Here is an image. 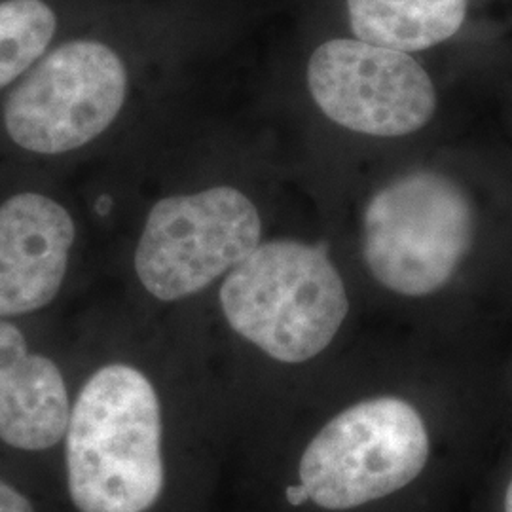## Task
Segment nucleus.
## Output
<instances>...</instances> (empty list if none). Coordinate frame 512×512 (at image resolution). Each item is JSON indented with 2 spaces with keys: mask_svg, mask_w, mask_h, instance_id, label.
Listing matches in <instances>:
<instances>
[{
  "mask_svg": "<svg viewBox=\"0 0 512 512\" xmlns=\"http://www.w3.org/2000/svg\"><path fill=\"white\" fill-rule=\"evenodd\" d=\"M429 459L425 423L412 404L380 397L329 421L300 459V484L327 511H348L395 494Z\"/></svg>",
  "mask_w": 512,
  "mask_h": 512,
  "instance_id": "nucleus-5",
  "label": "nucleus"
},
{
  "mask_svg": "<svg viewBox=\"0 0 512 512\" xmlns=\"http://www.w3.org/2000/svg\"><path fill=\"white\" fill-rule=\"evenodd\" d=\"M128 67L97 38L59 44L19 80L2 112L10 141L37 156H61L99 139L128 99Z\"/></svg>",
  "mask_w": 512,
  "mask_h": 512,
  "instance_id": "nucleus-4",
  "label": "nucleus"
},
{
  "mask_svg": "<svg viewBox=\"0 0 512 512\" xmlns=\"http://www.w3.org/2000/svg\"><path fill=\"white\" fill-rule=\"evenodd\" d=\"M255 203L232 186L154 203L135 249V274L148 294L175 302L232 272L260 245Z\"/></svg>",
  "mask_w": 512,
  "mask_h": 512,
  "instance_id": "nucleus-6",
  "label": "nucleus"
},
{
  "mask_svg": "<svg viewBox=\"0 0 512 512\" xmlns=\"http://www.w3.org/2000/svg\"><path fill=\"white\" fill-rule=\"evenodd\" d=\"M308 86L332 122L372 137L414 133L437 109L433 82L414 57L359 38L321 44L311 55Z\"/></svg>",
  "mask_w": 512,
  "mask_h": 512,
  "instance_id": "nucleus-7",
  "label": "nucleus"
},
{
  "mask_svg": "<svg viewBox=\"0 0 512 512\" xmlns=\"http://www.w3.org/2000/svg\"><path fill=\"white\" fill-rule=\"evenodd\" d=\"M69 391L59 366L27 348L23 332L0 319V440L42 452L65 437Z\"/></svg>",
  "mask_w": 512,
  "mask_h": 512,
  "instance_id": "nucleus-9",
  "label": "nucleus"
},
{
  "mask_svg": "<svg viewBox=\"0 0 512 512\" xmlns=\"http://www.w3.org/2000/svg\"><path fill=\"white\" fill-rule=\"evenodd\" d=\"M469 0H348L355 37L397 52L427 50L454 37Z\"/></svg>",
  "mask_w": 512,
  "mask_h": 512,
  "instance_id": "nucleus-10",
  "label": "nucleus"
},
{
  "mask_svg": "<svg viewBox=\"0 0 512 512\" xmlns=\"http://www.w3.org/2000/svg\"><path fill=\"white\" fill-rule=\"evenodd\" d=\"M69 494L80 512H145L164 490L162 410L133 366L99 368L80 389L65 431Z\"/></svg>",
  "mask_w": 512,
  "mask_h": 512,
  "instance_id": "nucleus-1",
  "label": "nucleus"
},
{
  "mask_svg": "<svg viewBox=\"0 0 512 512\" xmlns=\"http://www.w3.org/2000/svg\"><path fill=\"white\" fill-rule=\"evenodd\" d=\"M473 239L469 198L433 171L404 175L366 205V266L393 293H437L469 255Z\"/></svg>",
  "mask_w": 512,
  "mask_h": 512,
  "instance_id": "nucleus-3",
  "label": "nucleus"
},
{
  "mask_svg": "<svg viewBox=\"0 0 512 512\" xmlns=\"http://www.w3.org/2000/svg\"><path fill=\"white\" fill-rule=\"evenodd\" d=\"M0 512H35V509L25 495L0 480Z\"/></svg>",
  "mask_w": 512,
  "mask_h": 512,
  "instance_id": "nucleus-12",
  "label": "nucleus"
},
{
  "mask_svg": "<svg viewBox=\"0 0 512 512\" xmlns=\"http://www.w3.org/2000/svg\"><path fill=\"white\" fill-rule=\"evenodd\" d=\"M57 25L59 18L46 0L0 2V90L21 80L50 52Z\"/></svg>",
  "mask_w": 512,
  "mask_h": 512,
  "instance_id": "nucleus-11",
  "label": "nucleus"
},
{
  "mask_svg": "<svg viewBox=\"0 0 512 512\" xmlns=\"http://www.w3.org/2000/svg\"><path fill=\"white\" fill-rule=\"evenodd\" d=\"M310 499V495L306 492V488L302 484H296V486H289L287 488V501L294 505V507H300L302 503H306Z\"/></svg>",
  "mask_w": 512,
  "mask_h": 512,
  "instance_id": "nucleus-13",
  "label": "nucleus"
},
{
  "mask_svg": "<svg viewBox=\"0 0 512 512\" xmlns=\"http://www.w3.org/2000/svg\"><path fill=\"white\" fill-rule=\"evenodd\" d=\"M228 325L281 363L327 349L349 311L344 281L321 247L260 243L220 287Z\"/></svg>",
  "mask_w": 512,
  "mask_h": 512,
  "instance_id": "nucleus-2",
  "label": "nucleus"
},
{
  "mask_svg": "<svg viewBox=\"0 0 512 512\" xmlns=\"http://www.w3.org/2000/svg\"><path fill=\"white\" fill-rule=\"evenodd\" d=\"M503 509H505V512H512V480L509 482V486H507V492H505Z\"/></svg>",
  "mask_w": 512,
  "mask_h": 512,
  "instance_id": "nucleus-14",
  "label": "nucleus"
},
{
  "mask_svg": "<svg viewBox=\"0 0 512 512\" xmlns=\"http://www.w3.org/2000/svg\"><path fill=\"white\" fill-rule=\"evenodd\" d=\"M76 239L63 203L19 192L0 203V319L46 308L61 291Z\"/></svg>",
  "mask_w": 512,
  "mask_h": 512,
  "instance_id": "nucleus-8",
  "label": "nucleus"
}]
</instances>
